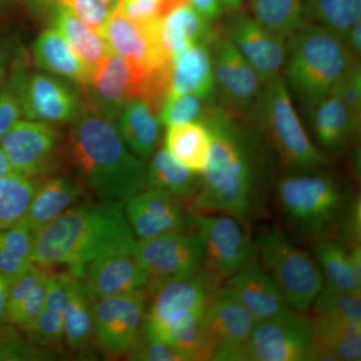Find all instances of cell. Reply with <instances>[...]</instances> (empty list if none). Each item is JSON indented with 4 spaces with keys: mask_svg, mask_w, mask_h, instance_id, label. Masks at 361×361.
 <instances>
[{
    "mask_svg": "<svg viewBox=\"0 0 361 361\" xmlns=\"http://www.w3.org/2000/svg\"><path fill=\"white\" fill-rule=\"evenodd\" d=\"M204 123L212 146L200 187L188 201L190 212L227 214L245 224L257 219L267 205L272 154L253 126L218 103Z\"/></svg>",
    "mask_w": 361,
    "mask_h": 361,
    "instance_id": "obj_1",
    "label": "cell"
},
{
    "mask_svg": "<svg viewBox=\"0 0 361 361\" xmlns=\"http://www.w3.org/2000/svg\"><path fill=\"white\" fill-rule=\"evenodd\" d=\"M135 237L123 202L87 200L35 233L33 259L40 267L66 266L71 274L80 279L94 259L134 250Z\"/></svg>",
    "mask_w": 361,
    "mask_h": 361,
    "instance_id": "obj_2",
    "label": "cell"
},
{
    "mask_svg": "<svg viewBox=\"0 0 361 361\" xmlns=\"http://www.w3.org/2000/svg\"><path fill=\"white\" fill-rule=\"evenodd\" d=\"M66 153L78 182L99 201L126 203L147 188L144 161L130 153L113 121L92 106L75 116Z\"/></svg>",
    "mask_w": 361,
    "mask_h": 361,
    "instance_id": "obj_3",
    "label": "cell"
},
{
    "mask_svg": "<svg viewBox=\"0 0 361 361\" xmlns=\"http://www.w3.org/2000/svg\"><path fill=\"white\" fill-rule=\"evenodd\" d=\"M220 277L206 269L190 276L151 282L144 329L186 356L188 361L210 360L204 317L222 288Z\"/></svg>",
    "mask_w": 361,
    "mask_h": 361,
    "instance_id": "obj_4",
    "label": "cell"
},
{
    "mask_svg": "<svg viewBox=\"0 0 361 361\" xmlns=\"http://www.w3.org/2000/svg\"><path fill=\"white\" fill-rule=\"evenodd\" d=\"M360 65L341 35L319 23L303 20L287 37L283 68L287 89L304 111L330 94Z\"/></svg>",
    "mask_w": 361,
    "mask_h": 361,
    "instance_id": "obj_5",
    "label": "cell"
},
{
    "mask_svg": "<svg viewBox=\"0 0 361 361\" xmlns=\"http://www.w3.org/2000/svg\"><path fill=\"white\" fill-rule=\"evenodd\" d=\"M247 120L287 172H314L326 164L301 123L282 75L264 82Z\"/></svg>",
    "mask_w": 361,
    "mask_h": 361,
    "instance_id": "obj_6",
    "label": "cell"
},
{
    "mask_svg": "<svg viewBox=\"0 0 361 361\" xmlns=\"http://www.w3.org/2000/svg\"><path fill=\"white\" fill-rule=\"evenodd\" d=\"M285 222L302 238L336 240L351 196L334 176L314 171L287 173L276 185Z\"/></svg>",
    "mask_w": 361,
    "mask_h": 361,
    "instance_id": "obj_7",
    "label": "cell"
},
{
    "mask_svg": "<svg viewBox=\"0 0 361 361\" xmlns=\"http://www.w3.org/2000/svg\"><path fill=\"white\" fill-rule=\"evenodd\" d=\"M260 264L272 278L292 310L307 312L324 287L317 261L289 241L281 230L271 228L255 242Z\"/></svg>",
    "mask_w": 361,
    "mask_h": 361,
    "instance_id": "obj_8",
    "label": "cell"
},
{
    "mask_svg": "<svg viewBox=\"0 0 361 361\" xmlns=\"http://www.w3.org/2000/svg\"><path fill=\"white\" fill-rule=\"evenodd\" d=\"M312 318L287 308L256 323L240 361L319 360Z\"/></svg>",
    "mask_w": 361,
    "mask_h": 361,
    "instance_id": "obj_9",
    "label": "cell"
},
{
    "mask_svg": "<svg viewBox=\"0 0 361 361\" xmlns=\"http://www.w3.org/2000/svg\"><path fill=\"white\" fill-rule=\"evenodd\" d=\"M189 224L203 247L205 269L225 280L258 259L245 223L227 214L192 213Z\"/></svg>",
    "mask_w": 361,
    "mask_h": 361,
    "instance_id": "obj_10",
    "label": "cell"
},
{
    "mask_svg": "<svg viewBox=\"0 0 361 361\" xmlns=\"http://www.w3.org/2000/svg\"><path fill=\"white\" fill-rule=\"evenodd\" d=\"M212 59L216 101L226 111L247 120L264 82L241 52L216 26L208 44Z\"/></svg>",
    "mask_w": 361,
    "mask_h": 361,
    "instance_id": "obj_11",
    "label": "cell"
},
{
    "mask_svg": "<svg viewBox=\"0 0 361 361\" xmlns=\"http://www.w3.org/2000/svg\"><path fill=\"white\" fill-rule=\"evenodd\" d=\"M147 289L92 302L94 344L104 355L125 356L144 326Z\"/></svg>",
    "mask_w": 361,
    "mask_h": 361,
    "instance_id": "obj_12",
    "label": "cell"
},
{
    "mask_svg": "<svg viewBox=\"0 0 361 361\" xmlns=\"http://www.w3.org/2000/svg\"><path fill=\"white\" fill-rule=\"evenodd\" d=\"M11 172L37 179L59 169L61 146L54 128L39 121H18L0 141Z\"/></svg>",
    "mask_w": 361,
    "mask_h": 361,
    "instance_id": "obj_13",
    "label": "cell"
},
{
    "mask_svg": "<svg viewBox=\"0 0 361 361\" xmlns=\"http://www.w3.org/2000/svg\"><path fill=\"white\" fill-rule=\"evenodd\" d=\"M135 257L151 282L190 276L205 269L203 247L196 233L171 232L137 241Z\"/></svg>",
    "mask_w": 361,
    "mask_h": 361,
    "instance_id": "obj_14",
    "label": "cell"
},
{
    "mask_svg": "<svg viewBox=\"0 0 361 361\" xmlns=\"http://www.w3.org/2000/svg\"><path fill=\"white\" fill-rule=\"evenodd\" d=\"M159 23L140 25L115 11L99 32L109 49L132 66L141 85L148 75L170 63L159 39Z\"/></svg>",
    "mask_w": 361,
    "mask_h": 361,
    "instance_id": "obj_15",
    "label": "cell"
},
{
    "mask_svg": "<svg viewBox=\"0 0 361 361\" xmlns=\"http://www.w3.org/2000/svg\"><path fill=\"white\" fill-rule=\"evenodd\" d=\"M230 42L255 68L263 82L280 77L287 56V39L271 32L250 14L230 13L219 25Z\"/></svg>",
    "mask_w": 361,
    "mask_h": 361,
    "instance_id": "obj_16",
    "label": "cell"
},
{
    "mask_svg": "<svg viewBox=\"0 0 361 361\" xmlns=\"http://www.w3.org/2000/svg\"><path fill=\"white\" fill-rule=\"evenodd\" d=\"M256 323L253 315L222 286L204 317L210 360L240 361Z\"/></svg>",
    "mask_w": 361,
    "mask_h": 361,
    "instance_id": "obj_17",
    "label": "cell"
},
{
    "mask_svg": "<svg viewBox=\"0 0 361 361\" xmlns=\"http://www.w3.org/2000/svg\"><path fill=\"white\" fill-rule=\"evenodd\" d=\"M128 222L140 240L183 231L189 225L190 211L167 191L149 188L125 203Z\"/></svg>",
    "mask_w": 361,
    "mask_h": 361,
    "instance_id": "obj_18",
    "label": "cell"
},
{
    "mask_svg": "<svg viewBox=\"0 0 361 361\" xmlns=\"http://www.w3.org/2000/svg\"><path fill=\"white\" fill-rule=\"evenodd\" d=\"M23 115L32 121L63 123L75 120L80 104L73 92L61 80L42 73H32L16 82Z\"/></svg>",
    "mask_w": 361,
    "mask_h": 361,
    "instance_id": "obj_19",
    "label": "cell"
},
{
    "mask_svg": "<svg viewBox=\"0 0 361 361\" xmlns=\"http://www.w3.org/2000/svg\"><path fill=\"white\" fill-rule=\"evenodd\" d=\"M134 250L106 254L85 267L80 280L92 301L147 288L149 276L135 259Z\"/></svg>",
    "mask_w": 361,
    "mask_h": 361,
    "instance_id": "obj_20",
    "label": "cell"
},
{
    "mask_svg": "<svg viewBox=\"0 0 361 361\" xmlns=\"http://www.w3.org/2000/svg\"><path fill=\"white\" fill-rule=\"evenodd\" d=\"M139 78L122 56L110 51L94 71L90 87L92 108L114 121L130 99L137 97Z\"/></svg>",
    "mask_w": 361,
    "mask_h": 361,
    "instance_id": "obj_21",
    "label": "cell"
},
{
    "mask_svg": "<svg viewBox=\"0 0 361 361\" xmlns=\"http://www.w3.org/2000/svg\"><path fill=\"white\" fill-rule=\"evenodd\" d=\"M222 286L253 315L257 322L290 307L272 278L258 262V259L226 278Z\"/></svg>",
    "mask_w": 361,
    "mask_h": 361,
    "instance_id": "obj_22",
    "label": "cell"
},
{
    "mask_svg": "<svg viewBox=\"0 0 361 361\" xmlns=\"http://www.w3.org/2000/svg\"><path fill=\"white\" fill-rule=\"evenodd\" d=\"M305 114L316 142L330 154L341 153L360 130V118L353 115L334 92L322 97Z\"/></svg>",
    "mask_w": 361,
    "mask_h": 361,
    "instance_id": "obj_23",
    "label": "cell"
},
{
    "mask_svg": "<svg viewBox=\"0 0 361 361\" xmlns=\"http://www.w3.org/2000/svg\"><path fill=\"white\" fill-rule=\"evenodd\" d=\"M182 94L216 99L215 78L208 45H192L171 59L167 96Z\"/></svg>",
    "mask_w": 361,
    "mask_h": 361,
    "instance_id": "obj_24",
    "label": "cell"
},
{
    "mask_svg": "<svg viewBox=\"0 0 361 361\" xmlns=\"http://www.w3.org/2000/svg\"><path fill=\"white\" fill-rule=\"evenodd\" d=\"M87 196L78 180L65 176L49 178L39 182L23 220L33 232H39L71 207L89 200Z\"/></svg>",
    "mask_w": 361,
    "mask_h": 361,
    "instance_id": "obj_25",
    "label": "cell"
},
{
    "mask_svg": "<svg viewBox=\"0 0 361 361\" xmlns=\"http://www.w3.org/2000/svg\"><path fill=\"white\" fill-rule=\"evenodd\" d=\"M216 26L197 13L188 2L171 9L159 23V39L164 51L172 59L188 47L208 45Z\"/></svg>",
    "mask_w": 361,
    "mask_h": 361,
    "instance_id": "obj_26",
    "label": "cell"
},
{
    "mask_svg": "<svg viewBox=\"0 0 361 361\" xmlns=\"http://www.w3.org/2000/svg\"><path fill=\"white\" fill-rule=\"evenodd\" d=\"M118 130L128 148L146 160L153 155L160 140L158 111L141 97L130 99L118 116Z\"/></svg>",
    "mask_w": 361,
    "mask_h": 361,
    "instance_id": "obj_27",
    "label": "cell"
},
{
    "mask_svg": "<svg viewBox=\"0 0 361 361\" xmlns=\"http://www.w3.org/2000/svg\"><path fill=\"white\" fill-rule=\"evenodd\" d=\"M33 54L40 68L89 89L92 73L56 28L44 30L37 37Z\"/></svg>",
    "mask_w": 361,
    "mask_h": 361,
    "instance_id": "obj_28",
    "label": "cell"
},
{
    "mask_svg": "<svg viewBox=\"0 0 361 361\" xmlns=\"http://www.w3.org/2000/svg\"><path fill=\"white\" fill-rule=\"evenodd\" d=\"M52 23L94 75L111 51L103 37L61 4L54 8Z\"/></svg>",
    "mask_w": 361,
    "mask_h": 361,
    "instance_id": "obj_29",
    "label": "cell"
},
{
    "mask_svg": "<svg viewBox=\"0 0 361 361\" xmlns=\"http://www.w3.org/2000/svg\"><path fill=\"white\" fill-rule=\"evenodd\" d=\"M212 137L204 123L168 126L165 149L180 165L197 175H203L210 159Z\"/></svg>",
    "mask_w": 361,
    "mask_h": 361,
    "instance_id": "obj_30",
    "label": "cell"
},
{
    "mask_svg": "<svg viewBox=\"0 0 361 361\" xmlns=\"http://www.w3.org/2000/svg\"><path fill=\"white\" fill-rule=\"evenodd\" d=\"M63 342L73 353H90L94 341L92 299L80 278L71 274L68 299L63 311Z\"/></svg>",
    "mask_w": 361,
    "mask_h": 361,
    "instance_id": "obj_31",
    "label": "cell"
},
{
    "mask_svg": "<svg viewBox=\"0 0 361 361\" xmlns=\"http://www.w3.org/2000/svg\"><path fill=\"white\" fill-rule=\"evenodd\" d=\"M312 318L319 360H361V322Z\"/></svg>",
    "mask_w": 361,
    "mask_h": 361,
    "instance_id": "obj_32",
    "label": "cell"
},
{
    "mask_svg": "<svg viewBox=\"0 0 361 361\" xmlns=\"http://www.w3.org/2000/svg\"><path fill=\"white\" fill-rule=\"evenodd\" d=\"M199 176L180 165L163 148L147 167V187L164 190L183 201H189L200 187Z\"/></svg>",
    "mask_w": 361,
    "mask_h": 361,
    "instance_id": "obj_33",
    "label": "cell"
},
{
    "mask_svg": "<svg viewBox=\"0 0 361 361\" xmlns=\"http://www.w3.org/2000/svg\"><path fill=\"white\" fill-rule=\"evenodd\" d=\"M313 252L324 277L325 286L361 293V284L351 267L348 247L336 240L323 239L314 242Z\"/></svg>",
    "mask_w": 361,
    "mask_h": 361,
    "instance_id": "obj_34",
    "label": "cell"
},
{
    "mask_svg": "<svg viewBox=\"0 0 361 361\" xmlns=\"http://www.w3.org/2000/svg\"><path fill=\"white\" fill-rule=\"evenodd\" d=\"M39 180L11 172L0 179V230L25 218Z\"/></svg>",
    "mask_w": 361,
    "mask_h": 361,
    "instance_id": "obj_35",
    "label": "cell"
},
{
    "mask_svg": "<svg viewBox=\"0 0 361 361\" xmlns=\"http://www.w3.org/2000/svg\"><path fill=\"white\" fill-rule=\"evenodd\" d=\"M303 13L307 20L329 28L343 39L360 20L361 0H306Z\"/></svg>",
    "mask_w": 361,
    "mask_h": 361,
    "instance_id": "obj_36",
    "label": "cell"
},
{
    "mask_svg": "<svg viewBox=\"0 0 361 361\" xmlns=\"http://www.w3.org/2000/svg\"><path fill=\"white\" fill-rule=\"evenodd\" d=\"M250 7L259 23L286 39L303 21L302 0H250Z\"/></svg>",
    "mask_w": 361,
    "mask_h": 361,
    "instance_id": "obj_37",
    "label": "cell"
},
{
    "mask_svg": "<svg viewBox=\"0 0 361 361\" xmlns=\"http://www.w3.org/2000/svg\"><path fill=\"white\" fill-rule=\"evenodd\" d=\"M360 295L324 285L311 304L313 317L361 322Z\"/></svg>",
    "mask_w": 361,
    "mask_h": 361,
    "instance_id": "obj_38",
    "label": "cell"
},
{
    "mask_svg": "<svg viewBox=\"0 0 361 361\" xmlns=\"http://www.w3.org/2000/svg\"><path fill=\"white\" fill-rule=\"evenodd\" d=\"M216 99H205L197 94L167 96L159 111V120L165 126L205 122L209 111Z\"/></svg>",
    "mask_w": 361,
    "mask_h": 361,
    "instance_id": "obj_39",
    "label": "cell"
},
{
    "mask_svg": "<svg viewBox=\"0 0 361 361\" xmlns=\"http://www.w3.org/2000/svg\"><path fill=\"white\" fill-rule=\"evenodd\" d=\"M54 349L37 345L28 341L13 325H0V360H54Z\"/></svg>",
    "mask_w": 361,
    "mask_h": 361,
    "instance_id": "obj_40",
    "label": "cell"
},
{
    "mask_svg": "<svg viewBox=\"0 0 361 361\" xmlns=\"http://www.w3.org/2000/svg\"><path fill=\"white\" fill-rule=\"evenodd\" d=\"M23 334L32 343L51 349L63 342V314L44 308Z\"/></svg>",
    "mask_w": 361,
    "mask_h": 361,
    "instance_id": "obj_41",
    "label": "cell"
},
{
    "mask_svg": "<svg viewBox=\"0 0 361 361\" xmlns=\"http://www.w3.org/2000/svg\"><path fill=\"white\" fill-rule=\"evenodd\" d=\"M125 356L128 360L135 361H188L186 356L170 344L149 336L144 326L137 341Z\"/></svg>",
    "mask_w": 361,
    "mask_h": 361,
    "instance_id": "obj_42",
    "label": "cell"
},
{
    "mask_svg": "<svg viewBox=\"0 0 361 361\" xmlns=\"http://www.w3.org/2000/svg\"><path fill=\"white\" fill-rule=\"evenodd\" d=\"M174 8L171 0H121L116 13L140 25L161 20Z\"/></svg>",
    "mask_w": 361,
    "mask_h": 361,
    "instance_id": "obj_43",
    "label": "cell"
},
{
    "mask_svg": "<svg viewBox=\"0 0 361 361\" xmlns=\"http://www.w3.org/2000/svg\"><path fill=\"white\" fill-rule=\"evenodd\" d=\"M59 4L70 8L84 20L94 32H101L102 28L115 9L108 0H58Z\"/></svg>",
    "mask_w": 361,
    "mask_h": 361,
    "instance_id": "obj_44",
    "label": "cell"
},
{
    "mask_svg": "<svg viewBox=\"0 0 361 361\" xmlns=\"http://www.w3.org/2000/svg\"><path fill=\"white\" fill-rule=\"evenodd\" d=\"M45 269L47 268L35 264L25 275L9 284L4 323H7V324L13 323L20 306L25 302L26 297L32 290L39 278L42 276Z\"/></svg>",
    "mask_w": 361,
    "mask_h": 361,
    "instance_id": "obj_45",
    "label": "cell"
},
{
    "mask_svg": "<svg viewBox=\"0 0 361 361\" xmlns=\"http://www.w3.org/2000/svg\"><path fill=\"white\" fill-rule=\"evenodd\" d=\"M51 273L49 268L45 269L42 276L39 278V281L33 287L32 290L26 297L25 302L20 306L11 325H13L16 329L23 331L42 312L44 308L47 285H49V280Z\"/></svg>",
    "mask_w": 361,
    "mask_h": 361,
    "instance_id": "obj_46",
    "label": "cell"
},
{
    "mask_svg": "<svg viewBox=\"0 0 361 361\" xmlns=\"http://www.w3.org/2000/svg\"><path fill=\"white\" fill-rule=\"evenodd\" d=\"M331 92L337 94L356 118L361 116V68L356 66Z\"/></svg>",
    "mask_w": 361,
    "mask_h": 361,
    "instance_id": "obj_47",
    "label": "cell"
},
{
    "mask_svg": "<svg viewBox=\"0 0 361 361\" xmlns=\"http://www.w3.org/2000/svg\"><path fill=\"white\" fill-rule=\"evenodd\" d=\"M70 272L51 273L47 285L44 308L63 314L70 288Z\"/></svg>",
    "mask_w": 361,
    "mask_h": 361,
    "instance_id": "obj_48",
    "label": "cell"
},
{
    "mask_svg": "<svg viewBox=\"0 0 361 361\" xmlns=\"http://www.w3.org/2000/svg\"><path fill=\"white\" fill-rule=\"evenodd\" d=\"M23 115L16 90H0V141Z\"/></svg>",
    "mask_w": 361,
    "mask_h": 361,
    "instance_id": "obj_49",
    "label": "cell"
},
{
    "mask_svg": "<svg viewBox=\"0 0 361 361\" xmlns=\"http://www.w3.org/2000/svg\"><path fill=\"white\" fill-rule=\"evenodd\" d=\"M187 2L197 13L210 23H215L222 18L224 9L221 6L219 0H187Z\"/></svg>",
    "mask_w": 361,
    "mask_h": 361,
    "instance_id": "obj_50",
    "label": "cell"
},
{
    "mask_svg": "<svg viewBox=\"0 0 361 361\" xmlns=\"http://www.w3.org/2000/svg\"><path fill=\"white\" fill-rule=\"evenodd\" d=\"M343 39L349 51L358 58L361 54V20L351 26L350 30L344 35Z\"/></svg>",
    "mask_w": 361,
    "mask_h": 361,
    "instance_id": "obj_51",
    "label": "cell"
},
{
    "mask_svg": "<svg viewBox=\"0 0 361 361\" xmlns=\"http://www.w3.org/2000/svg\"><path fill=\"white\" fill-rule=\"evenodd\" d=\"M349 260L355 273L356 280L361 284V245L349 248Z\"/></svg>",
    "mask_w": 361,
    "mask_h": 361,
    "instance_id": "obj_52",
    "label": "cell"
},
{
    "mask_svg": "<svg viewBox=\"0 0 361 361\" xmlns=\"http://www.w3.org/2000/svg\"><path fill=\"white\" fill-rule=\"evenodd\" d=\"M8 289L9 282L7 281L6 278L0 275V325L4 324V312H6Z\"/></svg>",
    "mask_w": 361,
    "mask_h": 361,
    "instance_id": "obj_53",
    "label": "cell"
},
{
    "mask_svg": "<svg viewBox=\"0 0 361 361\" xmlns=\"http://www.w3.org/2000/svg\"><path fill=\"white\" fill-rule=\"evenodd\" d=\"M223 9L233 13V11H238L243 6L244 0H219Z\"/></svg>",
    "mask_w": 361,
    "mask_h": 361,
    "instance_id": "obj_54",
    "label": "cell"
},
{
    "mask_svg": "<svg viewBox=\"0 0 361 361\" xmlns=\"http://www.w3.org/2000/svg\"><path fill=\"white\" fill-rule=\"evenodd\" d=\"M11 172V167H9L8 161H7L4 152H2L1 148H0V179Z\"/></svg>",
    "mask_w": 361,
    "mask_h": 361,
    "instance_id": "obj_55",
    "label": "cell"
},
{
    "mask_svg": "<svg viewBox=\"0 0 361 361\" xmlns=\"http://www.w3.org/2000/svg\"><path fill=\"white\" fill-rule=\"evenodd\" d=\"M7 58H8V56H7L6 52L0 51V78L2 77L4 71H6Z\"/></svg>",
    "mask_w": 361,
    "mask_h": 361,
    "instance_id": "obj_56",
    "label": "cell"
},
{
    "mask_svg": "<svg viewBox=\"0 0 361 361\" xmlns=\"http://www.w3.org/2000/svg\"><path fill=\"white\" fill-rule=\"evenodd\" d=\"M110 2L111 6L114 7V9L118 8V4H120L121 0H108Z\"/></svg>",
    "mask_w": 361,
    "mask_h": 361,
    "instance_id": "obj_57",
    "label": "cell"
}]
</instances>
